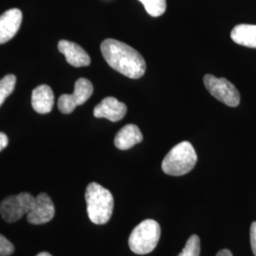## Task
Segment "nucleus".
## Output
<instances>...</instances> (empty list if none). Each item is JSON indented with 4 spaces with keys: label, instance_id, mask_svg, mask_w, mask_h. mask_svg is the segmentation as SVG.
Masks as SVG:
<instances>
[{
    "label": "nucleus",
    "instance_id": "nucleus-1",
    "mask_svg": "<svg viewBox=\"0 0 256 256\" xmlns=\"http://www.w3.org/2000/svg\"><path fill=\"white\" fill-rule=\"evenodd\" d=\"M101 52L104 60L113 70L130 79H138L146 74L144 58L124 42L106 39L101 44Z\"/></svg>",
    "mask_w": 256,
    "mask_h": 256
},
{
    "label": "nucleus",
    "instance_id": "nucleus-2",
    "mask_svg": "<svg viewBox=\"0 0 256 256\" xmlns=\"http://www.w3.org/2000/svg\"><path fill=\"white\" fill-rule=\"evenodd\" d=\"M86 202L92 223L104 225L110 221L114 208V198L110 190L98 183H90L86 191Z\"/></svg>",
    "mask_w": 256,
    "mask_h": 256
},
{
    "label": "nucleus",
    "instance_id": "nucleus-3",
    "mask_svg": "<svg viewBox=\"0 0 256 256\" xmlns=\"http://www.w3.org/2000/svg\"><path fill=\"white\" fill-rule=\"evenodd\" d=\"M198 156L189 142H182L173 147L165 156L162 168L169 176H183L194 169Z\"/></svg>",
    "mask_w": 256,
    "mask_h": 256
},
{
    "label": "nucleus",
    "instance_id": "nucleus-4",
    "mask_svg": "<svg viewBox=\"0 0 256 256\" xmlns=\"http://www.w3.org/2000/svg\"><path fill=\"white\" fill-rule=\"evenodd\" d=\"M160 238V224L155 220H146L132 230L128 239V245L134 254L144 256L155 250Z\"/></svg>",
    "mask_w": 256,
    "mask_h": 256
},
{
    "label": "nucleus",
    "instance_id": "nucleus-5",
    "mask_svg": "<svg viewBox=\"0 0 256 256\" xmlns=\"http://www.w3.org/2000/svg\"><path fill=\"white\" fill-rule=\"evenodd\" d=\"M36 198L30 192L10 196L0 203V214L8 223L16 222L32 210Z\"/></svg>",
    "mask_w": 256,
    "mask_h": 256
},
{
    "label": "nucleus",
    "instance_id": "nucleus-6",
    "mask_svg": "<svg viewBox=\"0 0 256 256\" xmlns=\"http://www.w3.org/2000/svg\"><path fill=\"white\" fill-rule=\"evenodd\" d=\"M204 86L210 95L218 101L232 108L238 106L240 102V93L234 84L225 78H218L207 74L203 78Z\"/></svg>",
    "mask_w": 256,
    "mask_h": 256
},
{
    "label": "nucleus",
    "instance_id": "nucleus-7",
    "mask_svg": "<svg viewBox=\"0 0 256 256\" xmlns=\"http://www.w3.org/2000/svg\"><path fill=\"white\" fill-rule=\"evenodd\" d=\"M93 86L86 78H80L75 82L72 94H63L58 100V108L63 114H70L92 97Z\"/></svg>",
    "mask_w": 256,
    "mask_h": 256
},
{
    "label": "nucleus",
    "instance_id": "nucleus-8",
    "mask_svg": "<svg viewBox=\"0 0 256 256\" xmlns=\"http://www.w3.org/2000/svg\"><path fill=\"white\" fill-rule=\"evenodd\" d=\"M54 204L50 198L42 192L36 198V202L27 214L28 222L34 225H41L50 222L54 218Z\"/></svg>",
    "mask_w": 256,
    "mask_h": 256
},
{
    "label": "nucleus",
    "instance_id": "nucleus-9",
    "mask_svg": "<svg viewBox=\"0 0 256 256\" xmlns=\"http://www.w3.org/2000/svg\"><path fill=\"white\" fill-rule=\"evenodd\" d=\"M128 112L126 106L114 97H106L95 106L93 115L96 118H104L110 122H119Z\"/></svg>",
    "mask_w": 256,
    "mask_h": 256
},
{
    "label": "nucleus",
    "instance_id": "nucleus-10",
    "mask_svg": "<svg viewBox=\"0 0 256 256\" xmlns=\"http://www.w3.org/2000/svg\"><path fill=\"white\" fill-rule=\"evenodd\" d=\"M22 18V12L18 9L8 10L0 16V45L7 43L18 34Z\"/></svg>",
    "mask_w": 256,
    "mask_h": 256
},
{
    "label": "nucleus",
    "instance_id": "nucleus-11",
    "mask_svg": "<svg viewBox=\"0 0 256 256\" xmlns=\"http://www.w3.org/2000/svg\"><path fill=\"white\" fill-rule=\"evenodd\" d=\"M58 50L66 57V62L75 68L86 66L90 64V55L82 46L68 40H61L58 43Z\"/></svg>",
    "mask_w": 256,
    "mask_h": 256
},
{
    "label": "nucleus",
    "instance_id": "nucleus-12",
    "mask_svg": "<svg viewBox=\"0 0 256 256\" xmlns=\"http://www.w3.org/2000/svg\"><path fill=\"white\" fill-rule=\"evenodd\" d=\"M54 104V94L46 84L36 88L32 94V106L39 114L50 113Z\"/></svg>",
    "mask_w": 256,
    "mask_h": 256
},
{
    "label": "nucleus",
    "instance_id": "nucleus-13",
    "mask_svg": "<svg viewBox=\"0 0 256 256\" xmlns=\"http://www.w3.org/2000/svg\"><path fill=\"white\" fill-rule=\"evenodd\" d=\"M142 134L135 124H126L120 130L114 138V144L120 150H128L142 142Z\"/></svg>",
    "mask_w": 256,
    "mask_h": 256
},
{
    "label": "nucleus",
    "instance_id": "nucleus-14",
    "mask_svg": "<svg viewBox=\"0 0 256 256\" xmlns=\"http://www.w3.org/2000/svg\"><path fill=\"white\" fill-rule=\"evenodd\" d=\"M230 38L238 45L256 48V25H236L230 32Z\"/></svg>",
    "mask_w": 256,
    "mask_h": 256
},
{
    "label": "nucleus",
    "instance_id": "nucleus-15",
    "mask_svg": "<svg viewBox=\"0 0 256 256\" xmlns=\"http://www.w3.org/2000/svg\"><path fill=\"white\" fill-rule=\"evenodd\" d=\"M16 84V77L14 74H8L0 80V106L14 92Z\"/></svg>",
    "mask_w": 256,
    "mask_h": 256
},
{
    "label": "nucleus",
    "instance_id": "nucleus-16",
    "mask_svg": "<svg viewBox=\"0 0 256 256\" xmlns=\"http://www.w3.org/2000/svg\"><path fill=\"white\" fill-rule=\"evenodd\" d=\"M142 3L147 12L153 16L158 18L164 14L166 10V0H138Z\"/></svg>",
    "mask_w": 256,
    "mask_h": 256
},
{
    "label": "nucleus",
    "instance_id": "nucleus-17",
    "mask_svg": "<svg viewBox=\"0 0 256 256\" xmlns=\"http://www.w3.org/2000/svg\"><path fill=\"white\" fill-rule=\"evenodd\" d=\"M200 239L194 234L188 239L183 248L182 252L178 256H200Z\"/></svg>",
    "mask_w": 256,
    "mask_h": 256
},
{
    "label": "nucleus",
    "instance_id": "nucleus-18",
    "mask_svg": "<svg viewBox=\"0 0 256 256\" xmlns=\"http://www.w3.org/2000/svg\"><path fill=\"white\" fill-rule=\"evenodd\" d=\"M14 252V245L2 234H0V256H9Z\"/></svg>",
    "mask_w": 256,
    "mask_h": 256
},
{
    "label": "nucleus",
    "instance_id": "nucleus-19",
    "mask_svg": "<svg viewBox=\"0 0 256 256\" xmlns=\"http://www.w3.org/2000/svg\"><path fill=\"white\" fill-rule=\"evenodd\" d=\"M250 245L254 256H256V221L250 226Z\"/></svg>",
    "mask_w": 256,
    "mask_h": 256
},
{
    "label": "nucleus",
    "instance_id": "nucleus-20",
    "mask_svg": "<svg viewBox=\"0 0 256 256\" xmlns=\"http://www.w3.org/2000/svg\"><path fill=\"white\" fill-rule=\"evenodd\" d=\"M9 144V138L7 137V135H5L4 133L0 132V152L6 148Z\"/></svg>",
    "mask_w": 256,
    "mask_h": 256
},
{
    "label": "nucleus",
    "instance_id": "nucleus-21",
    "mask_svg": "<svg viewBox=\"0 0 256 256\" xmlns=\"http://www.w3.org/2000/svg\"><path fill=\"white\" fill-rule=\"evenodd\" d=\"M216 256H232V254L230 250L225 248V250H220V252L216 254Z\"/></svg>",
    "mask_w": 256,
    "mask_h": 256
},
{
    "label": "nucleus",
    "instance_id": "nucleus-22",
    "mask_svg": "<svg viewBox=\"0 0 256 256\" xmlns=\"http://www.w3.org/2000/svg\"><path fill=\"white\" fill-rule=\"evenodd\" d=\"M36 256H52V254H50L48 252H41V254H37Z\"/></svg>",
    "mask_w": 256,
    "mask_h": 256
}]
</instances>
